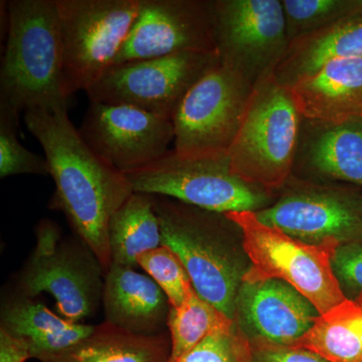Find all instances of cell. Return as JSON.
Wrapping results in <instances>:
<instances>
[{
    "label": "cell",
    "instance_id": "2",
    "mask_svg": "<svg viewBox=\"0 0 362 362\" xmlns=\"http://www.w3.org/2000/svg\"><path fill=\"white\" fill-rule=\"evenodd\" d=\"M0 106L21 112L69 111L57 0L7 1Z\"/></svg>",
    "mask_w": 362,
    "mask_h": 362
},
{
    "label": "cell",
    "instance_id": "22",
    "mask_svg": "<svg viewBox=\"0 0 362 362\" xmlns=\"http://www.w3.org/2000/svg\"><path fill=\"white\" fill-rule=\"evenodd\" d=\"M112 264L135 268L142 255L162 246L153 197L133 192L109 223Z\"/></svg>",
    "mask_w": 362,
    "mask_h": 362
},
{
    "label": "cell",
    "instance_id": "1",
    "mask_svg": "<svg viewBox=\"0 0 362 362\" xmlns=\"http://www.w3.org/2000/svg\"><path fill=\"white\" fill-rule=\"evenodd\" d=\"M23 119L42 145L56 183L52 209L65 214L106 274L112 265L109 223L134 192L129 180L90 148L71 123L69 111L30 110Z\"/></svg>",
    "mask_w": 362,
    "mask_h": 362
},
{
    "label": "cell",
    "instance_id": "31",
    "mask_svg": "<svg viewBox=\"0 0 362 362\" xmlns=\"http://www.w3.org/2000/svg\"><path fill=\"white\" fill-rule=\"evenodd\" d=\"M30 358L32 350L28 342L0 328V362H25Z\"/></svg>",
    "mask_w": 362,
    "mask_h": 362
},
{
    "label": "cell",
    "instance_id": "20",
    "mask_svg": "<svg viewBox=\"0 0 362 362\" xmlns=\"http://www.w3.org/2000/svg\"><path fill=\"white\" fill-rule=\"evenodd\" d=\"M1 328L25 339L32 350L33 358L40 361L90 337L95 326L71 322L40 302L23 296L4 305Z\"/></svg>",
    "mask_w": 362,
    "mask_h": 362
},
{
    "label": "cell",
    "instance_id": "10",
    "mask_svg": "<svg viewBox=\"0 0 362 362\" xmlns=\"http://www.w3.org/2000/svg\"><path fill=\"white\" fill-rule=\"evenodd\" d=\"M252 86L220 63L183 98L173 119L181 156L228 153L242 124Z\"/></svg>",
    "mask_w": 362,
    "mask_h": 362
},
{
    "label": "cell",
    "instance_id": "24",
    "mask_svg": "<svg viewBox=\"0 0 362 362\" xmlns=\"http://www.w3.org/2000/svg\"><path fill=\"white\" fill-rule=\"evenodd\" d=\"M235 321L213 305L192 293L178 308H169L168 325L170 356L166 362L177 361L211 333L232 327Z\"/></svg>",
    "mask_w": 362,
    "mask_h": 362
},
{
    "label": "cell",
    "instance_id": "13",
    "mask_svg": "<svg viewBox=\"0 0 362 362\" xmlns=\"http://www.w3.org/2000/svg\"><path fill=\"white\" fill-rule=\"evenodd\" d=\"M187 52H218L214 0H141L114 65Z\"/></svg>",
    "mask_w": 362,
    "mask_h": 362
},
{
    "label": "cell",
    "instance_id": "16",
    "mask_svg": "<svg viewBox=\"0 0 362 362\" xmlns=\"http://www.w3.org/2000/svg\"><path fill=\"white\" fill-rule=\"evenodd\" d=\"M289 90L306 120L329 124L362 120V59L330 62Z\"/></svg>",
    "mask_w": 362,
    "mask_h": 362
},
{
    "label": "cell",
    "instance_id": "25",
    "mask_svg": "<svg viewBox=\"0 0 362 362\" xmlns=\"http://www.w3.org/2000/svg\"><path fill=\"white\" fill-rule=\"evenodd\" d=\"M288 40L303 37L362 11V0H282Z\"/></svg>",
    "mask_w": 362,
    "mask_h": 362
},
{
    "label": "cell",
    "instance_id": "19",
    "mask_svg": "<svg viewBox=\"0 0 362 362\" xmlns=\"http://www.w3.org/2000/svg\"><path fill=\"white\" fill-rule=\"evenodd\" d=\"M347 59H362V11L293 40L274 76L289 89L326 64Z\"/></svg>",
    "mask_w": 362,
    "mask_h": 362
},
{
    "label": "cell",
    "instance_id": "21",
    "mask_svg": "<svg viewBox=\"0 0 362 362\" xmlns=\"http://www.w3.org/2000/svg\"><path fill=\"white\" fill-rule=\"evenodd\" d=\"M170 349L164 333L135 334L105 321L90 337L40 362H166Z\"/></svg>",
    "mask_w": 362,
    "mask_h": 362
},
{
    "label": "cell",
    "instance_id": "14",
    "mask_svg": "<svg viewBox=\"0 0 362 362\" xmlns=\"http://www.w3.org/2000/svg\"><path fill=\"white\" fill-rule=\"evenodd\" d=\"M255 214L266 225L308 244L362 240V194L354 190L293 187L277 202Z\"/></svg>",
    "mask_w": 362,
    "mask_h": 362
},
{
    "label": "cell",
    "instance_id": "12",
    "mask_svg": "<svg viewBox=\"0 0 362 362\" xmlns=\"http://www.w3.org/2000/svg\"><path fill=\"white\" fill-rule=\"evenodd\" d=\"M78 132L98 156L123 175L156 161L175 141L173 121L128 105L90 102Z\"/></svg>",
    "mask_w": 362,
    "mask_h": 362
},
{
    "label": "cell",
    "instance_id": "11",
    "mask_svg": "<svg viewBox=\"0 0 362 362\" xmlns=\"http://www.w3.org/2000/svg\"><path fill=\"white\" fill-rule=\"evenodd\" d=\"M221 63L254 87L284 58L289 40L281 0H214Z\"/></svg>",
    "mask_w": 362,
    "mask_h": 362
},
{
    "label": "cell",
    "instance_id": "4",
    "mask_svg": "<svg viewBox=\"0 0 362 362\" xmlns=\"http://www.w3.org/2000/svg\"><path fill=\"white\" fill-rule=\"evenodd\" d=\"M225 216L239 228L243 247L252 263L243 273L242 282L284 281L306 298L320 315L346 299L332 268V257L340 244L302 242L266 225L252 211Z\"/></svg>",
    "mask_w": 362,
    "mask_h": 362
},
{
    "label": "cell",
    "instance_id": "3",
    "mask_svg": "<svg viewBox=\"0 0 362 362\" xmlns=\"http://www.w3.org/2000/svg\"><path fill=\"white\" fill-rule=\"evenodd\" d=\"M303 117L274 73L252 88L238 134L228 151L233 175L273 192L292 176Z\"/></svg>",
    "mask_w": 362,
    "mask_h": 362
},
{
    "label": "cell",
    "instance_id": "26",
    "mask_svg": "<svg viewBox=\"0 0 362 362\" xmlns=\"http://www.w3.org/2000/svg\"><path fill=\"white\" fill-rule=\"evenodd\" d=\"M20 115L0 106V177L21 175H49L45 157L33 153L18 139Z\"/></svg>",
    "mask_w": 362,
    "mask_h": 362
},
{
    "label": "cell",
    "instance_id": "6",
    "mask_svg": "<svg viewBox=\"0 0 362 362\" xmlns=\"http://www.w3.org/2000/svg\"><path fill=\"white\" fill-rule=\"evenodd\" d=\"M125 175L134 192L169 197L220 214L257 213L268 207L271 194L233 175L228 153L187 156L169 150L149 165Z\"/></svg>",
    "mask_w": 362,
    "mask_h": 362
},
{
    "label": "cell",
    "instance_id": "8",
    "mask_svg": "<svg viewBox=\"0 0 362 362\" xmlns=\"http://www.w3.org/2000/svg\"><path fill=\"white\" fill-rule=\"evenodd\" d=\"M221 63L218 52H187L112 66L90 86V102L128 105L173 121L188 90Z\"/></svg>",
    "mask_w": 362,
    "mask_h": 362
},
{
    "label": "cell",
    "instance_id": "28",
    "mask_svg": "<svg viewBox=\"0 0 362 362\" xmlns=\"http://www.w3.org/2000/svg\"><path fill=\"white\" fill-rule=\"evenodd\" d=\"M173 362H254L249 337L237 324L211 333Z\"/></svg>",
    "mask_w": 362,
    "mask_h": 362
},
{
    "label": "cell",
    "instance_id": "9",
    "mask_svg": "<svg viewBox=\"0 0 362 362\" xmlns=\"http://www.w3.org/2000/svg\"><path fill=\"white\" fill-rule=\"evenodd\" d=\"M78 246L62 242L52 221H40L35 251L20 280L23 297L51 295L62 317L75 323L96 311L104 289L103 269L96 257L87 247Z\"/></svg>",
    "mask_w": 362,
    "mask_h": 362
},
{
    "label": "cell",
    "instance_id": "29",
    "mask_svg": "<svg viewBox=\"0 0 362 362\" xmlns=\"http://www.w3.org/2000/svg\"><path fill=\"white\" fill-rule=\"evenodd\" d=\"M332 268L346 299L362 296V240L340 245Z\"/></svg>",
    "mask_w": 362,
    "mask_h": 362
},
{
    "label": "cell",
    "instance_id": "7",
    "mask_svg": "<svg viewBox=\"0 0 362 362\" xmlns=\"http://www.w3.org/2000/svg\"><path fill=\"white\" fill-rule=\"evenodd\" d=\"M140 6L141 0H57L69 99L114 66Z\"/></svg>",
    "mask_w": 362,
    "mask_h": 362
},
{
    "label": "cell",
    "instance_id": "18",
    "mask_svg": "<svg viewBox=\"0 0 362 362\" xmlns=\"http://www.w3.org/2000/svg\"><path fill=\"white\" fill-rule=\"evenodd\" d=\"M102 300L106 322L128 332L159 334L168 324L170 305L165 293L153 279L134 268L112 264Z\"/></svg>",
    "mask_w": 362,
    "mask_h": 362
},
{
    "label": "cell",
    "instance_id": "15",
    "mask_svg": "<svg viewBox=\"0 0 362 362\" xmlns=\"http://www.w3.org/2000/svg\"><path fill=\"white\" fill-rule=\"evenodd\" d=\"M320 314L284 281L240 283L235 323L252 338L291 346L308 332Z\"/></svg>",
    "mask_w": 362,
    "mask_h": 362
},
{
    "label": "cell",
    "instance_id": "27",
    "mask_svg": "<svg viewBox=\"0 0 362 362\" xmlns=\"http://www.w3.org/2000/svg\"><path fill=\"white\" fill-rule=\"evenodd\" d=\"M138 266L156 281L173 308L180 307L194 291L180 259L164 245L142 255L138 259Z\"/></svg>",
    "mask_w": 362,
    "mask_h": 362
},
{
    "label": "cell",
    "instance_id": "30",
    "mask_svg": "<svg viewBox=\"0 0 362 362\" xmlns=\"http://www.w3.org/2000/svg\"><path fill=\"white\" fill-rule=\"evenodd\" d=\"M254 362H329L310 350L252 338Z\"/></svg>",
    "mask_w": 362,
    "mask_h": 362
},
{
    "label": "cell",
    "instance_id": "5",
    "mask_svg": "<svg viewBox=\"0 0 362 362\" xmlns=\"http://www.w3.org/2000/svg\"><path fill=\"white\" fill-rule=\"evenodd\" d=\"M152 197L162 245L180 259L197 295L235 320L243 274L220 235L218 225L225 214L169 197Z\"/></svg>",
    "mask_w": 362,
    "mask_h": 362
},
{
    "label": "cell",
    "instance_id": "23",
    "mask_svg": "<svg viewBox=\"0 0 362 362\" xmlns=\"http://www.w3.org/2000/svg\"><path fill=\"white\" fill-rule=\"evenodd\" d=\"M294 347L329 362H362V296L345 299L316 319Z\"/></svg>",
    "mask_w": 362,
    "mask_h": 362
},
{
    "label": "cell",
    "instance_id": "17",
    "mask_svg": "<svg viewBox=\"0 0 362 362\" xmlns=\"http://www.w3.org/2000/svg\"><path fill=\"white\" fill-rule=\"evenodd\" d=\"M296 168L362 188V120L329 124L303 118Z\"/></svg>",
    "mask_w": 362,
    "mask_h": 362
}]
</instances>
